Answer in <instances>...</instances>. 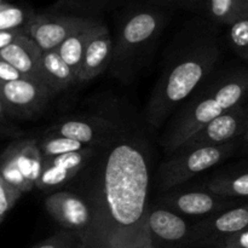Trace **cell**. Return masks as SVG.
I'll list each match as a JSON object with an SVG mask.
<instances>
[{
	"mask_svg": "<svg viewBox=\"0 0 248 248\" xmlns=\"http://www.w3.org/2000/svg\"><path fill=\"white\" fill-rule=\"evenodd\" d=\"M98 177L93 199L85 200L93 212L92 229L80 241L130 235L144 224L148 211L149 162L142 140L118 135L98 149Z\"/></svg>",
	"mask_w": 248,
	"mask_h": 248,
	"instance_id": "cell-1",
	"label": "cell"
},
{
	"mask_svg": "<svg viewBox=\"0 0 248 248\" xmlns=\"http://www.w3.org/2000/svg\"><path fill=\"white\" fill-rule=\"evenodd\" d=\"M202 33L190 48L167 68L152 92L147 108V121L159 128L176 109L190 96L194 90L210 75L222 56L219 43L211 27L205 22Z\"/></svg>",
	"mask_w": 248,
	"mask_h": 248,
	"instance_id": "cell-2",
	"label": "cell"
},
{
	"mask_svg": "<svg viewBox=\"0 0 248 248\" xmlns=\"http://www.w3.org/2000/svg\"><path fill=\"white\" fill-rule=\"evenodd\" d=\"M248 89L246 70L222 78L205 93L188 102L172 119L162 138L166 154H171L213 119L245 103Z\"/></svg>",
	"mask_w": 248,
	"mask_h": 248,
	"instance_id": "cell-3",
	"label": "cell"
},
{
	"mask_svg": "<svg viewBox=\"0 0 248 248\" xmlns=\"http://www.w3.org/2000/svg\"><path fill=\"white\" fill-rule=\"evenodd\" d=\"M165 24L166 14L162 7L153 5L130 12L121 22L113 43L110 64L114 72H132L133 64L156 40Z\"/></svg>",
	"mask_w": 248,
	"mask_h": 248,
	"instance_id": "cell-4",
	"label": "cell"
},
{
	"mask_svg": "<svg viewBox=\"0 0 248 248\" xmlns=\"http://www.w3.org/2000/svg\"><path fill=\"white\" fill-rule=\"evenodd\" d=\"M240 143L222 145H182L160 165L157 172L162 190L178 186L196 174L216 166L232 156Z\"/></svg>",
	"mask_w": 248,
	"mask_h": 248,
	"instance_id": "cell-5",
	"label": "cell"
},
{
	"mask_svg": "<svg viewBox=\"0 0 248 248\" xmlns=\"http://www.w3.org/2000/svg\"><path fill=\"white\" fill-rule=\"evenodd\" d=\"M41 162L38 140H16L0 154V177L22 194L29 193L40 176Z\"/></svg>",
	"mask_w": 248,
	"mask_h": 248,
	"instance_id": "cell-6",
	"label": "cell"
},
{
	"mask_svg": "<svg viewBox=\"0 0 248 248\" xmlns=\"http://www.w3.org/2000/svg\"><path fill=\"white\" fill-rule=\"evenodd\" d=\"M52 97L43 82L22 78L12 81H0V101L7 115L31 119L47 106Z\"/></svg>",
	"mask_w": 248,
	"mask_h": 248,
	"instance_id": "cell-7",
	"label": "cell"
},
{
	"mask_svg": "<svg viewBox=\"0 0 248 248\" xmlns=\"http://www.w3.org/2000/svg\"><path fill=\"white\" fill-rule=\"evenodd\" d=\"M98 22H101L99 18H82L50 12L36 14L29 27L28 35L41 52H47L56 50L70 35L94 26Z\"/></svg>",
	"mask_w": 248,
	"mask_h": 248,
	"instance_id": "cell-8",
	"label": "cell"
},
{
	"mask_svg": "<svg viewBox=\"0 0 248 248\" xmlns=\"http://www.w3.org/2000/svg\"><path fill=\"white\" fill-rule=\"evenodd\" d=\"M247 225L248 208L246 205L216 212L206 219L193 224L189 246L222 248L230 235L247 229Z\"/></svg>",
	"mask_w": 248,
	"mask_h": 248,
	"instance_id": "cell-9",
	"label": "cell"
},
{
	"mask_svg": "<svg viewBox=\"0 0 248 248\" xmlns=\"http://www.w3.org/2000/svg\"><path fill=\"white\" fill-rule=\"evenodd\" d=\"M48 215L65 230L84 239L93 225V212L84 196L72 191L53 193L45 200Z\"/></svg>",
	"mask_w": 248,
	"mask_h": 248,
	"instance_id": "cell-10",
	"label": "cell"
},
{
	"mask_svg": "<svg viewBox=\"0 0 248 248\" xmlns=\"http://www.w3.org/2000/svg\"><path fill=\"white\" fill-rule=\"evenodd\" d=\"M45 135L70 138L85 147H103L119 135L118 125L101 116H73L51 126Z\"/></svg>",
	"mask_w": 248,
	"mask_h": 248,
	"instance_id": "cell-11",
	"label": "cell"
},
{
	"mask_svg": "<svg viewBox=\"0 0 248 248\" xmlns=\"http://www.w3.org/2000/svg\"><path fill=\"white\" fill-rule=\"evenodd\" d=\"M247 130L248 113L247 107L244 103L213 119L182 145H222L240 143L241 138H246Z\"/></svg>",
	"mask_w": 248,
	"mask_h": 248,
	"instance_id": "cell-12",
	"label": "cell"
},
{
	"mask_svg": "<svg viewBox=\"0 0 248 248\" xmlns=\"http://www.w3.org/2000/svg\"><path fill=\"white\" fill-rule=\"evenodd\" d=\"M145 227L154 248H181L190 244L193 224L164 207L148 208Z\"/></svg>",
	"mask_w": 248,
	"mask_h": 248,
	"instance_id": "cell-13",
	"label": "cell"
},
{
	"mask_svg": "<svg viewBox=\"0 0 248 248\" xmlns=\"http://www.w3.org/2000/svg\"><path fill=\"white\" fill-rule=\"evenodd\" d=\"M101 147H87L80 152L68 153L44 159L35 188L51 191L65 186L90 165Z\"/></svg>",
	"mask_w": 248,
	"mask_h": 248,
	"instance_id": "cell-14",
	"label": "cell"
},
{
	"mask_svg": "<svg viewBox=\"0 0 248 248\" xmlns=\"http://www.w3.org/2000/svg\"><path fill=\"white\" fill-rule=\"evenodd\" d=\"M160 203L164 208L179 216L201 217L224 211L225 208L232 206L234 201L216 195L208 190H189L183 193L167 194L160 200Z\"/></svg>",
	"mask_w": 248,
	"mask_h": 248,
	"instance_id": "cell-15",
	"label": "cell"
},
{
	"mask_svg": "<svg viewBox=\"0 0 248 248\" xmlns=\"http://www.w3.org/2000/svg\"><path fill=\"white\" fill-rule=\"evenodd\" d=\"M111 53L113 40L108 27L102 22L87 41L78 81H89L101 75L110 64Z\"/></svg>",
	"mask_w": 248,
	"mask_h": 248,
	"instance_id": "cell-16",
	"label": "cell"
},
{
	"mask_svg": "<svg viewBox=\"0 0 248 248\" xmlns=\"http://www.w3.org/2000/svg\"><path fill=\"white\" fill-rule=\"evenodd\" d=\"M41 53L40 48L29 35H22L11 45L0 50V58L9 63L24 78L40 81L39 67Z\"/></svg>",
	"mask_w": 248,
	"mask_h": 248,
	"instance_id": "cell-17",
	"label": "cell"
},
{
	"mask_svg": "<svg viewBox=\"0 0 248 248\" xmlns=\"http://www.w3.org/2000/svg\"><path fill=\"white\" fill-rule=\"evenodd\" d=\"M39 78L52 96L64 91L78 81L74 73L63 62L56 50L41 53Z\"/></svg>",
	"mask_w": 248,
	"mask_h": 248,
	"instance_id": "cell-18",
	"label": "cell"
},
{
	"mask_svg": "<svg viewBox=\"0 0 248 248\" xmlns=\"http://www.w3.org/2000/svg\"><path fill=\"white\" fill-rule=\"evenodd\" d=\"M118 1L119 0H57L46 12L98 19L99 15L113 7Z\"/></svg>",
	"mask_w": 248,
	"mask_h": 248,
	"instance_id": "cell-19",
	"label": "cell"
},
{
	"mask_svg": "<svg viewBox=\"0 0 248 248\" xmlns=\"http://www.w3.org/2000/svg\"><path fill=\"white\" fill-rule=\"evenodd\" d=\"M203 9L211 23L229 26L248 17V0H203Z\"/></svg>",
	"mask_w": 248,
	"mask_h": 248,
	"instance_id": "cell-20",
	"label": "cell"
},
{
	"mask_svg": "<svg viewBox=\"0 0 248 248\" xmlns=\"http://www.w3.org/2000/svg\"><path fill=\"white\" fill-rule=\"evenodd\" d=\"M101 23L102 21L98 22L97 24H94V26L89 27V28L79 31V33L73 34V35H70L69 38L65 39V40L56 48V51H57V53L60 55V57L62 58L63 62L72 69V72L74 73L77 79L78 77H79L82 55H84V50L85 47H86L87 41L90 40L92 34L94 33L97 27Z\"/></svg>",
	"mask_w": 248,
	"mask_h": 248,
	"instance_id": "cell-21",
	"label": "cell"
},
{
	"mask_svg": "<svg viewBox=\"0 0 248 248\" xmlns=\"http://www.w3.org/2000/svg\"><path fill=\"white\" fill-rule=\"evenodd\" d=\"M208 191L223 198H246L248 195V174L244 172L217 174L206 184Z\"/></svg>",
	"mask_w": 248,
	"mask_h": 248,
	"instance_id": "cell-22",
	"label": "cell"
},
{
	"mask_svg": "<svg viewBox=\"0 0 248 248\" xmlns=\"http://www.w3.org/2000/svg\"><path fill=\"white\" fill-rule=\"evenodd\" d=\"M36 12L31 7L16 2L0 4V31H15L28 35Z\"/></svg>",
	"mask_w": 248,
	"mask_h": 248,
	"instance_id": "cell-23",
	"label": "cell"
},
{
	"mask_svg": "<svg viewBox=\"0 0 248 248\" xmlns=\"http://www.w3.org/2000/svg\"><path fill=\"white\" fill-rule=\"evenodd\" d=\"M38 148L40 150L41 157L48 159V157L58 156L62 154H68V153L80 152L85 149L84 144L73 140L70 138L62 137V136L56 135H45L38 142Z\"/></svg>",
	"mask_w": 248,
	"mask_h": 248,
	"instance_id": "cell-24",
	"label": "cell"
},
{
	"mask_svg": "<svg viewBox=\"0 0 248 248\" xmlns=\"http://www.w3.org/2000/svg\"><path fill=\"white\" fill-rule=\"evenodd\" d=\"M227 45L237 57L248 58V17L240 18L227 26Z\"/></svg>",
	"mask_w": 248,
	"mask_h": 248,
	"instance_id": "cell-25",
	"label": "cell"
},
{
	"mask_svg": "<svg viewBox=\"0 0 248 248\" xmlns=\"http://www.w3.org/2000/svg\"><path fill=\"white\" fill-rule=\"evenodd\" d=\"M78 245L79 236L75 232L62 229L52 236L39 242L33 248H78Z\"/></svg>",
	"mask_w": 248,
	"mask_h": 248,
	"instance_id": "cell-26",
	"label": "cell"
},
{
	"mask_svg": "<svg viewBox=\"0 0 248 248\" xmlns=\"http://www.w3.org/2000/svg\"><path fill=\"white\" fill-rule=\"evenodd\" d=\"M21 191L7 184L0 177V224L4 222L9 211L14 207L15 203L21 198Z\"/></svg>",
	"mask_w": 248,
	"mask_h": 248,
	"instance_id": "cell-27",
	"label": "cell"
},
{
	"mask_svg": "<svg viewBox=\"0 0 248 248\" xmlns=\"http://www.w3.org/2000/svg\"><path fill=\"white\" fill-rule=\"evenodd\" d=\"M155 6L162 9H181L199 11L203 9V0H150Z\"/></svg>",
	"mask_w": 248,
	"mask_h": 248,
	"instance_id": "cell-28",
	"label": "cell"
},
{
	"mask_svg": "<svg viewBox=\"0 0 248 248\" xmlns=\"http://www.w3.org/2000/svg\"><path fill=\"white\" fill-rule=\"evenodd\" d=\"M222 248H248V230L244 229L230 235L224 241Z\"/></svg>",
	"mask_w": 248,
	"mask_h": 248,
	"instance_id": "cell-29",
	"label": "cell"
},
{
	"mask_svg": "<svg viewBox=\"0 0 248 248\" xmlns=\"http://www.w3.org/2000/svg\"><path fill=\"white\" fill-rule=\"evenodd\" d=\"M22 78H24L23 75L19 74L9 63H6L0 58V81H12V80H18L22 79Z\"/></svg>",
	"mask_w": 248,
	"mask_h": 248,
	"instance_id": "cell-30",
	"label": "cell"
},
{
	"mask_svg": "<svg viewBox=\"0 0 248 248\" xmlns=\"http://www.w3.org/2000/svg\"><path fill=\"white\" fill-rule=\"evenodd\" d=\"M22 35H27V34L15 31H0V50L11 45L14 41H16Z\"/></svg>",
	"mask_w": 248,
	"mask_h": 248,
	"instance_id": "cell-31",
	"label": "cell"
},
{
	"mask_svg": "<svg viewBox=\"0 0 248 248\" xmlns=\"http://www.w3.org/2000/svg\"><path fill=\"white\" fill-rule=\"evenodd\" d=\"M7 113H6V110H5V108H4V106H2V103H1V101H0V123H1V121H4L5 119L7 118Z\"/></svg>",
	"mask_w": 248,
	"mask_h": 248,
	"instance_id": "cell-32",
	"label": "cell"
},
{
	"mask_svg": "<svg viewBox=\"0 0 248 248\" xmlns=\"http://www.w3.org/2000/svg\"><path fill=\"white\" fill-rule=\"evenodd\" d=\"M4 2H14V0H0V4H4Z\"/></svg>",
	"mask_w": 248,
	"mask_h": 248,
	"instance_id": "cell-33",
	"label": "cell"
}]
</instances>
